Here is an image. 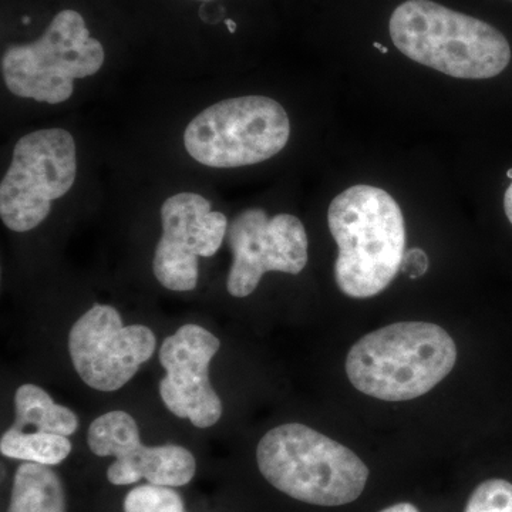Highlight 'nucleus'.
Instances as JSON below:
<instances>
[{"instance_id": "nucleus-1", "label": "nucleus", "mask_w": 512, "mask_h": 512, "mask_svg": "<svg viewBox=\"0 0 512 512\" xmlns=\"http://www.w3.org/2000/svg\"><path fill=\"white\" fill-rule=\"evenodd\" d=\"M328 224L339 248L335 281L340 291L367 299L392 284L406 254V225L389 192L372 185L348 188L330 204Z\"/></svg>"}, {"instance_id": "nucleus-2", "label": "nucleus", "mask_w": 512, "mask_h": 512, "mask_svg": "<svg viewBox=\"0 0 512 512\" xmlns=\"http://www.w3.org/2000/svg\"><path fill=\"white\" fill-rule=\"evenodd\" d=\"M457 362L447 330L429 322H399L367 333L346 357L350 383L384 402L417 399L443 382Z\"/></svg>"}, {"instance_id": "nucleus-3", "label": "nucleus", "mask_w": 512, "mask_h": 512, "mask_svg": "<svg viewBox=\"0 0 512 512\" xmlns=\"http://www.w3.org/2000/svg\"><path fill=\"white\" fill-rule=\"evenodd\" d=\"M389 29L404 56L456 79H491L511 60L500 30L431 0L397 6Z\"/></svg>"}, {"instance_id": "nucleus-4", "label": "nucleus", "mask_w": 512, "mask_h": 512, "mask_svg": "<svg viewBox=\"0 0 512 512\" xmlns=\"http://www.w3.org/2000/svg\"><path fill=\"white\" fill-rule=\"evenodd\" d=\"M256 463L276 490L319 507L353 503L369 480V468L352 450L301 423L269 430Z\"/></svg>"}, {"instance_id": "nucleus-5", "label": "nucleus", "mask_w": 512, "mask_h": 512, "mask_svg": "<svg viewBox=\"0 0 512 512\" xmlns=\"http://www.w3.org/2000/svg\"><path fill=\"white\" fill-rule=\"evenodd\" d=\"M104 57L103 45L90 36L83 16L66 9L36 42L3 53V80L15 96L60 104L72 97L74 80L99 72Z\"/></svg>"}, {"instance_id": "nucleus-6", "label": "nucleus", "mask_w": 512, "mask_h": 512, "mask_svg": "<svg viewBox=\"0 0 512 512\" xmlns=\"http://www.w3.org/2000/svg\"><path fill=\"white\" fill-rule=\"evenodd\" d=\"M291 136L284 107L264 96L222 100L201 111L184 133L185 150L211 168L262 163L281 153Z\"/></svg>"}, {"instance_id": "nucleus-7", "label": "nucleus", "mask_w": 512, "mask_h": 512, "mask_svg": "<svg viewBox=\"0 0 512 512\" xmlns=\"http://www.w3.org/2000/svg\"><path fill=\"white\" fill-rule=\"evenodd\" d=\"M76 143L63 128H45L20 138L0 184V218L15 232L39 227L52 202L76 181Z\"/></svg>"}, {"instance_id": "nucleus-8", "label": "nucleus", "mask_w": 512, "mask_h": 512, "mask_svg": "<svg viewBox=\"0 0 512 512\" xmlns=\"http://www.w3.org/2000/svg\"><path fill=\"white\" fill-rule=\"evenodd\" d=\"M157 339L143 325L124 326L116 308L94 305L74 323L69 352L84 383L99 392H116L151 359Z\"/></svg>"}, {"instance_id": "nucleus-9", "label": "nucleus", "mask_w": 512, "mask_h": 512, "mask_svg": "<svg viewBox=\"0 0 512 512\" xmlns=\"http://www.w3.org/2000/svg\"><path fill=\"white\" fill-rule=\"evenodd\" d=\"M227 234L234 255L227 288L235 298L251 295L266 272L298 275L308 264V235L295 215L269 217L261 208H249L237 215Z\"/></svg>"}, {"instance_id": "nucleus-10", "label": "nucleus", "mask_w": 512, "mask_h": 512, "mask_svg": "<svg viewBox=\"0 0 512 512\" xmlns=\"http://www.w3.org/2000/svg\"><path fill=\"white\" fill-rule=\"evenodd\" d=\"M163 237L158 241L153 271L164 288L190 292L198 284V259L217 254L228 232L222 212L195 192H180L161 207Z\"/></svg>"}, {"instance_id": "nucleus-11", "label": "nucleus", "mask_w": 512, "mask_h": 512, "mask_svg": "<svg viewBox=\"0 0 512 512\" xmlns=\"http://www.w3.org/2000/svg\"><path fill=\"white\" fill-rule=\"evenodd\" d=\"M87 443L96 456L116 458L107 470V478L113 485H130L146 478L151 484L183 487L197 471V461L185 447L144 446L137 421L123 410H114L94 420Z\"/></svg>"}, {"instance_id": "nucleus-12", "label": "nucleus", "mask_w": 512, "mask_h": 512, "mask_svg": "<svg viewBox=\"0 0 512 512\" xmlns=\"http://www.w3.org/2000/svg\"><path fill=\"white\" fill-rule=\"evenodd\" d=\"M220 346L217 336L198 325L181 326L161 345V399L174 416L198 429L215 426L222 416L220 396L210 382L211 360Z\"/></svg>"}, {"instance_id": "nucleus-13", "label": "nucleus", "mask_w": 512, "mask_h": 512, "mask_svg": "<svg viewBox=\"0 0 512 512\" xmlns=\"http://www.w3.org/2000/svg\"><path fill=\"white\" fill-rule=\"evenodd\" d=\"M13 433L59 434L72 436L79 427V417L67 407L53 402L42 387L23 384L15 394Z\"/></svg>"}, {"instance_id": "nucleus-14", "label": "nucleus", "mask_w": 512, "mask_h": 512, "mask_svg": "<svg viewBox=\"0 0 512 512\" xmlns=\"http://www.w3.org/2000/svg\"><path fill=\"white\" fill-rule=\"evenodd\" d=\"M6 512H67L62 480L49 466L25 461L13 478Z\"/></svg>"}, {"instance_id": "nucleus-15", "label": "nucleus", "mask_w": 512, "mask_h": 512, "mask_svg": "<svg viewBox=\"0 0 512 512\" xmlns=\"http://www.w3.org/2000/svg\"><path fill=\"white\" fill-rule=\"evenodd\" d=\"M3 456L26 463L57 466L72 453V443L59 434L13 433L6 430L0 439Z\"/></svg>"}, {"instance_id": "nucleus-16", "label": "nucleus", "mask_w": 512, "mask_h": 512, "mask_svg": "<svg viewBox=\"0 0 512 512\" xmlns=\"http://www.w3.org/2000/svg\"><path fill=\"white\" fill-rule=\"evenodd\" d=\"M124 512H185L181 495L167 485L144 484L126 495Z\"/></svg>"}, {"instance_id": "nucleus-17", "label": "nucleus", "mask_w": 512, "mask_h": 512, "mask_svg": "<svg viewBox=\"0 0 512 512\" xmlns=\"http://www.w3.org/2000/svg\"><path fill=\"white\" fill-rule=\"evenodd\" d=\"M464 512H512V484L501 478L484 481L468 498Z\"/></svg>"}, {"instance_id": "nucleus-18", "label": "nucleus", "mask_w": 512, "mask_h": 512, "mask_svg": "<svg viewBox=\"0 0 512 512\" xmlns=\"http://www.w3.org/2000/svg\"><path fill=\"white\" fill-rule=\"evenodd\" d=\"M427 269H429V256L426 255L423 249H410L404 254L400 271H403L409 278H420V276L426 274Z\"/></svg>"}, {"instance_id": "nucleus-19", "label": "nucleus", "mask_w": 512, "mask_h": 512, "mask_svg": "<svg viewBox=\"0 0 512 512\" xmlns=\"http://www.w3.org/2000/svg\"><path fill=\"white\" fill-rule=\"evenodd\" d=\"M380 512H420L416 505L410 503H399L390 505V507L384 508Z\"/></svg>"}, {"instance_id": "nucleus-20", "label": "nucleus", "mask_w": 512, "mask_h": 512, "mask_svg": "<svg viewBox=\"0 0 512 512\" xmlns=\"http://www.w3.org/2000/svg\"><path fill=\"white\" fill-rule=\"evenodd\" d=\"M504 210H505V214H507L508 220H510V222L512 224V183H511L510 187H508L507 192H505Z\"/></svg>"}, {"instance_id": "nucleus-21", "label": "nucleus", "mask_w": 512, "mask_h": 512, "mask_svg": "<svg viewBox=\"0 0 512 512\" xmlns=\"http://www.w3.org/2000/svg\"><path fill=\"white\" fill-rule=\"evenodd\" d=\"M373 46L376 47L377 50H380V52L382 53H389V49H387V47H384L382 45H380V43H373Z\"/></svg>"}, {"instance_id": "nucleus-22", "label": "nucleus", "mask_w": 512, "mask_h": 512, "mask_svg": "<svg viewBox=\"0 0 512 512\" xmlns=\"http://www.w3.org/2000/svg\"><path fill=\"white\" fill-rule=\"evenodd\" d=\"M227 25L229 28V32L234 33L235 29H237V25L235 23H232V20H227Z\"/></svg>"}, {"instance_id": "nucleus-23", "label": "nucleus", "mask_w": 512, "mask_h": 512, "mask_svg": "<svg viewBox=\"0 0 512 512\" xmlns=\"http://www.w3.org/2000/svg\"><path fill=\"white\" fill-rule=\"evenodd\" d=\"M507 177H508V178H511V180H512V168H511V170H510V171H508V173H507Z\"/></svg>"}, {"instance_id": "nucleus-24", "label": "nucleus", "mask_w": 512, "mask_h": 512, "mask_svg": "<svg viewBox=\"0 0 512 512\" xmlns=\"http://www.w3.org/2000/svg\"><path fill=\"white\" fill-rule=\"evenodd\" d=\"M202 2H210V0H202Z\"/></svg>"}]
</instances>
